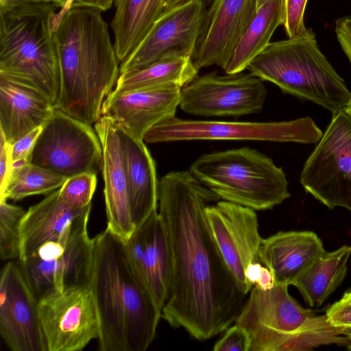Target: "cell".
Masks as SVG:
<instances>
[{
    "label": "cell",
    "instance_id": "13",
    "mask_svg": "<svg viewBox=\"0 0 351 351\" xmlns=\"http://www.w3.org/2000/svg\"><path fill=\"white\" fill-rule=\"evenodd\" d=\"M255 211L225 200L205 208L213 237L239 289L246 295L252 287L245 278V269L253 262L261 263L259 250L263 239Z\"/></svg>",
    "mask_w": 351,
    "mask_h": 351
},
{
    "label": "cell",
    "instance_id": "2",
    "mask_svg": "<svg viewBox=\"0 0 351 351\" xmlns=\"http://www.w3.org/2000/svg\"><path fill=\"white\" fill-rule=\"evenodd\" d=\"M101 12L71 7L53 30L60 78L54 108L90 125L102 116L104 101L120 74V62Z\"/></svg>",
    "mask_w": 351,
    "mask_h": 351
},
{
    "label": "cell",
    "instance_id": "25",
    "mask_svg": "<svg viewBox=\"0 0 351 351\" xmlns=\"http://www.w3.org/2000/svg\"><path fill=\"white\" fill-rule=\"evenodd\" d=\"M145 247L143 261L146 287L162 311L168 298L172 272V259L168 237L158 211L143 222Z\"/></svg>",
    "mask_w": 351,
    "mask_h": 351
},
{
    "label": "cell",
    "instance_id": "32",
    "mask_svg": "<svg viewBox=\"0 0 351 351\" xmlns=\"http://www.w3.org/2000/svg\"><path fill=\"white\" fill-rule=\"evenodd\" d=\"M97 186L95 172H86L68 178L59 189L64 202L74 208H84L91 204Z\"/></svg>",
    "mask_w": 351,
    "mask_h": 351
},
{
    "label": "cell",
    "instance_id": "9",
    "mask_svg": "<svg viewBox=\"0 0 351 351\" xmlns=\"http://www.w3.org/2000/svg\"><path fill=\"white\" fill-rule=\"evenodd\" d=\"M300 181L328 208L351 210V114L345 108L332 114L303 166Z\"/></svg>",
    "mask_w": 351,
    "mask_h": 351
},
{
    "label": "cell",
    "instance_id": "42",
    "mask_svg": "<svg viewBox=\"0 0 351 351\" xmlns=\"http://www.w3.org/2000/svg\"><path fill=\"white\" fill-rule=\"evenodd\" d=\"M55 0H0V8H10L23 4L54 3Z\"/></svg>",
    "mask_w": 351,
    "mask_h": 351
},
{
    "label": "cell",
    "instance_id": "6",
    "mask_svg": "<svg viewBox=\"0 0 351 351\" xmlns=\"http://www.w3.org/2000/svg\"><path fill=\"white\" fill-rule=\"evenodd\" d=\"M189 171L219 199L254 210L271 209L291 195L283 169L248 147L203 154Z\"/></svg>",
    "mask_w": 351,
    "mask_h": 351
},
{
    "label": "cell",
    "instance_id": "1",
    "mask_svg": "<svg viewBox=\"0 0 351 351\" xmlns=\"http://www.w3.org/2000/svg\"><path fill=\"white\" fill-rule=\"evenodd\" d=\"M219 197L189 171H171L158 182V213L172 259L162 317L204 341L235 323L246 300L209 228L205 208Z\"/></svg>",
    "mask_w": 351,
    "mask_h": 351
},
{
    "label": "cell",
    "instance_id": "20",
    "mask_svg": "<svg viewBox=\"0 0 351 351\" xmlns=\"http://www.w3.org/2000/svg\"><path fill=\"white\" fill-rule=\"evenodd\" d=\"M53 110L40 91L0 73V132L8 144L42 127Z\"/></svg>",
    "mask_w": 351,
    "mask_h": 351
},
{
    "label": "cell",
    "instance_id": "28",
    "mask_svg": "<svg viewBox=\"0 0 351 351\" xmlns=\"http://www.w3.org/2000/svg\"><path fill=\"white\" fill-rule=\"evenodd\" d=\"M191 56L173 53L148 65L121 73L112 93L164 86L181 88L197 76Z\"/></svg>",
    "mask_w": 351,
    "mask_h": 351
},
{
    "label": "cell",
    "instance_id": "12",
    "mask_svg": "<svg viewBox=\"0 0 351 351\" xmlns=\"http://www.w3.org/2000/svg\"><path fill=\"white\" fill-rule=\"evenodd\" d=\"M37 308L47 351H80L99 337L98 314L90 287L49 293L38 300Z\"/></svg>",
    "mask_w": 351,
    "mask_h": 351
},
{
    "label": "cell",
    "instance_id": "35",
    "mask_svg": "<svg viewBox=\"0 0 351 351\" xmlns=\"http://www.w3.org/2000/svg\"><path fill=\"white\" fill-rule=\"evenodd\" d=\"M328 322L339 329L351 328V289L326 311Z\"/></svg>",
    "mask_w": 351,
    "mask_h": 351
},
{
    "label": "cell",
    "instance_id": "5",
    "mask_svg": "<svg viewBox=\"0 0 351 351\" xmlns=\"http://www.w3.org/2000/svg\"><path fill=\"white\" fill-rule=\"evenodd\" d=\"M247 69L283 92L319 105L332 114L351 100L350 91L321 51L311 28L297 36L270 43Z\"/></svg>",
    "mask_w": 351,
    "mask_h": 351
},
{
    "label": "cell",
    "instance_id": "41",
    "mask_svg": "<svg viewBox=\"0 0 351 351\" xmlns=\"http://www.w3.org/2000/svg\"><path fill=\"white\" fill-rule=\"evenodd\" d=\"M263 265L260 262H253L249 264L245 269V276L248 284L252 288L258 282Z\"/></svg>",
    "mask_w": 351,
    "mask_h": 351
},
{
    "label": "cell",
    "instance_id": "14",
    "mask_svg": "<svg viewBox=\"0 0 351 351\" xmlns=\"http://www.w3.org/2000/svg\"><path fill=\"white\" fill-rule=\"evenodd\" d=\"M206 11L205 2L193 0L165 12L138 46L121 62L120 73L173 53L192 58Z\"/></svg>",
    "mask_w": 351,
    "mask_h": 351
},
{
    "label": "cell",
    "instance_id": "40",
    "mask_svg": "<svg viewBox=\"0 0 351 351\" xmlns=\"http://www.w3.org/2000/svg\"><path fill=\"white\" fill-rule=\"evenodd\" d=\"M276 280L274 273L263 265L261 276L254 286L262 290H268L274 287Z\"/></svg>",
    "mask_w": 351,
    "mask_h": 351
},
{
    "label": "cell",
    "instance_id": "30",
    "mask_svg": "<svg viewBox=\"0 0 351 351\" xmlns=\"http://www.w3.org/2000/svg\"><path fill=\"white\" fill-rule=\"evenodd\" d=\"M67 178L47 169L29 163L11 171L0 187V200H19L35 195L49 194Z\"/></svg>",
    "mask_w": 351,
    "mask_h": 351
},
{
    "label": "cell",
    "instance_id": "23",
    "mask_svg": "<svg viewBox=\"0 0 351 351\" xmlns=\"http://www.w3.org/2000/svg\"><path fill=\"white\" fill-rule=\"evenodd\" d=\"M91 204L74 208L62 199L59 189L25 211L21 221L20 255L24 260L42 244L59 239L66 228L81 216Z\"/></svg>",
    "mask_w": 351,
    "mask_h": 351
},
{
    "label": "cell",
    "instance_id": "39",
    "mask_svg": "<svg viewBox=\"0 0 351 351\" xmlns=\"http://www.w3.org/2000/svg\"><path fill=\"white\" fill-rule=\"evenodd\" d=\"M10 144H8L0 132V187H1L8 175L10 165Z\"/></svg>",
    "mask_w": 351,
    "mask_h": 351
},
{
    "label": "cell",
    "instance_id": "38",
    "mask_svg": "<svg viewBox=\"0 0 351 351\" xmlns=\"http://www.w3.org/2000/svg\"><path fill=\"white\" fill-rule=\"evenodd\" d=\"M114 2V0H69L66 7L54 15L53 24L57 25L64 12L71 7H87L106 11L112 7Z\"/></svg>",
    "mask_w": 351,
    "mask_h": 351
},
{
    "label": "cell",
    "instance_id": "34",
    "mask_svg": "<svg viewBox=\"0 0 351 351\" xmlns=\"http://www.w3.org/2000/svg\"><path fill=\"white\" fill-rule=\"evenodd\" d=\"M308 0H285L283 26L288 38L302 34L306 27L304 17Z\"/></svg>",
    "mask_w": 351,
    "mask_h": 351
},
{
    "label": "cell",
    "instance_id": "29",
    "mask_svg": "<svg viewBox=\"0 0 351 351\" xmlns=\"http://www.w3.org/2000/svg\"><path fill=\"white\" fill-rule=\"evenodd\" d=\"M285 0H271L258 9L251 23L238 43L226 73L243 72L270 43L277 27L283 25Z\"/></svg>",
    "mask_w": 351,
    "mask_h": 351
},
{
    "label": "cell",
    "instance_id": "31",
    "mask_svg": "<svg viewBox=\"0 0 351 351\" xmlns=\"http://www.w3.org/2000/svg\"><path fill=\"white\" fill-rule=\"evenodd\" d=\"M25 211L19 206L0 200V257L18 259L21 246V221Z\"/></svg>",
    "mask_w": 351,
    "mask_h": 351
},
{
    "label": "cell",
    "instance_id": "45",
    "mask_svg": "<svg viewBox=\"0 0 351 351\" xmlns=\"http://www.w3.org/2000/svg\"><path fill=\"white\" fill-rule=\"evenodd\" d=\"M69 0H55L54 3L60 8V10L66 7Z\"/></svg>",
    "mask_w": 351,
    "mask_h": 351
},
{
    "label": "cell",
    "instance_id": "19",
    "mask_svg": "<svg viewBox=\"0 0 351 351\" xmlns=\"http://www.w3.org/2000/svg\"><path fill=\"white\" fill-rule=\"evenodd\" d=\"M289 285L276 282L268 290L254 286L234 324L249 332L262 328L290 332L303 327L315 314L289 293Z\"/></svg>",
    "mask_w": 351,
    "mask_h": 351
},
{
    "label": "cell",
    "instance_id": "46",
    "mask_svg": "<svg viewBox=\"0 0 351 351\" xmlns=\"http://www.w3.org/2000/svg\"><path fill=\"white\" fill-rule=\"evenodd\" d=\"M271 0H256L257 1V10L258 8H260L261 6H263L266 3L269 2Z\"/></svg>",
    "mask_w": 351,
    "mask_h": 351
},
{
    "label": "cell",
    "instance_id": "22",
    "mask_svg": "<svg viewBox=\"0 0 351 351\" xmlns=\"http://www.w3.org/2000/svg\"><path fill=\"white\" fill-rule=\"evenodd\" d=\"M324 251L322 240L312 231H280L263 239L259 258L276 282L290 285Z\"/></svg>",
    "mask_w": 351,
    "mask_h": 351
},
{
    "label": "cell",
    "instance_id": "44",
    "mask_svg": "<svg viewBox=\"0 0 351 351\" xmlns=\"http://www.w3.org/2000/svg\"><path fill=\"white\" fill-rule=\"evenodd\" d=\"M341 334L346 336L349 339V343L347 345L348 349L351 350V328L339 329Z\"/></svg>",
    "mask_w": 351,
    "mask_h": 351
},
{
    "label": "cell",
    "instance_id": "37",
    "mask_svg": "<svg viewBox=\"0 0 351 351\" xmlns=\"http://www.w3.org/2000/svg\"><path fill=\"white\" fill-rule=\"evenodd\" d=\"M335 30L338 42L351 64V16L337 19Z\"/></svg>",
    "mask_w": 351,
    "mask_h": 351
},
{
    "label": "cell",
    "instance_id": "43",
    "mask_svg": "<svg viewBox=\"0 0 351 351\" xmlns=\"http://www.w3.org/2000/svg\"><path fill=\"white\" fill-rule=\"evenodd\" d=\"M191 1H193V0H166L164 12L167 10H169L176 6L180 5L182 4H184V3ZM201 1H202L204 2H208L210 0H201Z\"/></svg>",
    "mask_w": 351,
    "mask_h": 351
},
{
    "label": "cell",
    "instance_id": "15",
    "mask_svg": "<svg viewBox=\"0 0 351 351\" xmlns=\"http://www.w3.org/2000/svg\"><path fill=\"white\" fill-rule=\"evenodd\" d=\"M38 302L17 261L7 263L0 279V333L11 350L47 351Z\"/></svg>",
    "mask_w": 351,
    "mask_h": 351
},
{
    "label": "cell",
    "instance_id": "16",
    "mask_svg": "<svg viewBox=\"0 0 351 351\" xmlns=\"http://www.w3.org/2000/svg\"><path fill=\"white\" fill-rule=\"evenodd\" d=\"M256 12V0H213L191 58L195 68L225 70Z\"/></svg>",
    "mask_w": 351,
    "mask_h": 351
},
{
    "label": "cell",
    "instance_id": "11",
    "mask_svg": "<svg viewBox=\"0 0 351 351\" xmlns=\"http://www.w3.org/2000/svg\"><path fill=\"white\" fill-rule=\"evenodd\" d=\"M261 78L243 72L197 76L181 88L179 106L202 117L241 116L261 112L267 99Z\"/></svg>",
    "mask_w": 351,
    "mask_h": 351
},
{
    "label": "cell",
    "instance_id": "3",
    "mask_svg": "<svg viewBox=\"0 0 351 351\" xmlns=\"http://www.w3.org/2000/svg\"><path fill=\"white\" fill-rule=\"evenodd\" d=\"M89 287L99 318V350H146L155 338L162 311L136 276L124 241L107 228L94 237Z\"/></svg>",
    "mask_w": 351,
    "mask_h": 351
},
{
    "label": "cell",
    "instance_id": "24",
    "mask_svg": "<svg viewBox=\"0 0 351 351\" xmlns=\"http://www.w3.org/2000/svg\"><path fill=\"white\" fill-rule=\"evenodd\" d=\"M249 332L250 351H307L324 345L349 343L348 338L328 322L326 314L315 315L293 332H279L258 328Z\"/></svg>",
    "mask_w": 351,
    "mask_h": 351
},
{
    "label": "cell",
    "instance_id": "18",
    "mask_svg": "<svg viewBox=\"0 0 351 351\" xmlns=\"http://www.w3.org/2000/svg\"><path fill=\"white\" fill-rule=\"evenodd\" d=\"M181 88L164 86L111 93L104 101L102 115L109 117L119 127L143 141L153 126L175 116Z\"/></svg>",
    "mask_w": 351,
    "mask_h": 351
},
{
    "label": "cell",
    "instance_id": "8",
    "mask_svg": "<svg viewBox=\"0 0 351 351\" xmlns=\"http://www.w3.org/2000/svg\"><path fill=\"white\" fill-rule=\"evenodd\" d=\"M323 133L310 117L287 121L186 120L175 116L153 126L147 143L193 140L261 141L314 143Z\"/></svg>",
    "mask_w": 351,
    "mask_h": 351
},
{
    "label": "cell",
    "instance_id": "36",
    "mask_svg": "<svg viewBox=\"0 0 351 351\" xmlns=\"http://www.w3.org/2000/svg\"><path fill=\"white\" fill-rule=\"evenodd\" d=\"M42 130L39 127L29 132L12 145H10V162L20 158H30L34 146Z\"/></svg>",
    "mask_w": 351,
    "mask_h": 351
},
{
    "label": "cell",
    "instance_id": "17",
    "mask_svg": "<svg viewBox=\"0 0 351 351\" xmlns=\"http://www.w3.org/2000/svg\"><path fill=\"white\" fill-rule=\"evenodd\" d=\"M102 156L100 168L104 183L107 228L123 240L128 239L136 226L132 220L126 173L117 124L102 115L95 123Z\"/></svg>",
    "mask_w": 351,
    "mask_h": 351
},
{
    "label": "cell",
    "instance_id": "33",
    "mask_svg": "<svg viewBox=\"0 0 351 351\" xmlns=\"http://www.w3.org/2000/svg\"><path fill=\"white\" fill-rule=\"evenodd\" d=\"M251 335L244 327L235 324L226 330L214 345L215 351H250Z\"/></svg>",
    "mask_w": 351,
    "mask_h": 351
},
{
    "label": "cell",
    "instance_id": "27",
    "mask_svg": "<svg viewBox=\"0 0 351 351\" xmlns=\"http://www.w3.org/2000/svg\"><path fill=\"white\" fill-rule=\"evenodd\" d=\"M351 246L324 251L291 283L310 306H319L345 278Z\"/></svg>",
    "mask_w": 351,
    "mask_h": 351
},
{
    "label": "cell",
    "instance_id": "10",
    "mask_svg": "<svg viewBox=\"0 0 351 351\" xmlns=\"http://www.w3.org/2000/svg\"><path fill=\"white\" fill-rule=\"evenodd\" d=\"M102 148L90 125L54 108L42 126L31 154V163L66 178L96 173Z\"/></svg>",
    "mask_w": 351,
    "mask_h": 351
},
{
    "label": "cell",
    "instance_id": "21",
    "mask_svg": "<svg viewBox=\"0 0 351 351\" xmlns=\"http://www.w3.org/2000/svg\"><path fill=\"white\" fill-rule=\"evenodd\" d=\"M117 128L128 180L131 215L136 228L158 210L159 181L155 161L144 141L118 125Z\"/></svg>",
    "mask_w": 351,
    "mask_h": 351
},
{
    "label": "cell",
    "instance_id": "4",
    "mask_svg": "<svg viewBox=\"0 0 351 351\" xmlns=\"http://www.w3.org/2000/svg\"><path fill=\"white\" fill-rule=\"evenodd\" d=\"M54 3L0 8V73L40 91L55 106L60 68L52 19Z\"/></svg>",
    "mask_w": 351,
    "mask_h": 351
},
{
    "label": "cell",
    "instance_id": "26",
    "mask_svg": "<svg viewBox=\"0 0 351 351\" xmlns=\"http://www.w3.org/2000/svg\"><path fill=\"white\" fill-rule=\"evenodd\" d=\"M166 0H114L116 11L111 22L114 46L120 62L145 38L164 13Z\"/></svg>",
    "mask_w": 351,
    "mask_h": 351
},
{
    "label": "cell",
    "instance_id": "7",
    "mask_svg": "<svg viewBox=\"0 0 351 351\" xmlns=\"http://www.w3.org/2000/svg\"><path fill=\"white\" fill-rule=\"evenodd\" d=\"M90 210L73 221L59 239L42 244L27 258L17 260L38 300L54 291L90 286L94 258V238L88 232Z\"/></svg>",
    "mask_w": 351,
    "mask_h": 351
}]
</instances>
